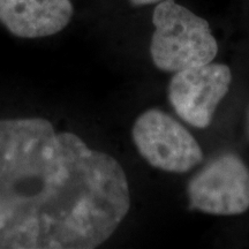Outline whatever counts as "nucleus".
I'll list each match as a JSON object with an SVG mask.
<instances>
[{
  "mask_svg": "<svg viewBox=\"0 0 249 249\" xmlns=\"http://www.w3.org/2000/svg\"><path fill=\"white\" fill-rule=\"evenodd\" d=\"M132 135L140 155L151 166L165 172H188L203 160V152L194 136L158 108H150L136 119Z\"/></svg>",
  "mask_w": 249,
  "mask_h": 249,
  "instance_id": "7ed1b4c3",
  "label": "nucleus"
},
{
  "mask_svg": "<svg viewBox=\"0 0 249 249\" xmlns=\"http://www.w3.org/2000/svg\"><path fill=\"white\" fill-rule=\"evenodd\" d=\"M248 129H249V111H248Z\"/></svg>",
  "mask_w": 249,
  "mask_h": 249,
  "instance_id": "6e6552de",
  "label": "nucleus"
},
{
  "mask_svg": "<svg viewBox=\"0 0 249 249\" xmlns=\"http://www.w3.org/2000/svg\"><path fill=\"white\" fill-rule=\"evenodd\" d=\"M189 207L216 216H234L249 209V169L238 155L217 156L187 186Z\"/></svg>",
  "mask_w": 249,
  "mask_h": 249,
  "instance_id": "20e7f679",
  "label": "nucleus"
},
{
  "mask_svg": "<svg viewBox=\"0 0 249 249\" xmlns=\"http://www.w3.org/2000/svg\"><path fill=\"white\" fill-rule=\"evenodd\" d=\"M70 0H0V22L22 38L54 35L70 23Z\"/></svg>",
  "mask_w": 249,
  "mask_h": 249,
  "instance_id": "423d86ee",
  "label": "nucleus"
},
{
  "mask_svg": "<svg viewBox=\"0 0 249 249\" xmlns=\"http://www.w3.org/2000/svg\"><path fill=\"white\" fill-rule=\"evenodd\" d=\"M150 54L155 66L177 71L213 62L218 44L207 20L177 4L163 0L156 6Z\"/></svg>",
  "mask_w": 249,
  "mask_h": 249,
  "instance_id": "f03ea898",
  "label": "nucleus"
},
{
  "mask_svg": "<svg viewBox=\"0 0 249 249\" xmlns=\"http://www.w3.org/2000/svg\"><path fill=\"white\" fill-rule=\"evenodd\" d=\"M129 208L116 158L43 118L0 120V249H93Z\"/></svg>",
  "mask_w": 249,
  "mask_h": 249,
  "instance_id": "f257e3e1",
  "label": "nucleus"
},
{
  "mask_svg": "<svg viewBox=\"0 0 249 249\" xmlns=\"http://www.w3.org/2000/svg\"><path fill=\"white\" fill-rule=\"evenodd\" d=\"M133 5L136 6H143V5H151V4H157V2L163 1V0H129Z\"/></svg>",
  "mask_w": 249,
  "mask_h": 249,
  "instance_id": "0eeeda50",
  "label": "nucleus"
},
{
  "mask_svg": "<svg viewBox=\"0 0 249 249\" xmlns=\"http://www.w3.org/2000/svg\"><path fill=\"white\" fill-rule=\"evenodd\" d=\"M232 82L224 64H209L177 71L169 85V101L177 114L196 128H207Z\"/></svg>",
  "mask_w": 249,
  "mask_h": 249,
  "instance_id": "39448f33",
  "label": "nucleus"
}]
</instances>
